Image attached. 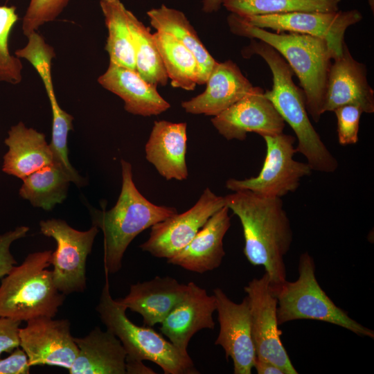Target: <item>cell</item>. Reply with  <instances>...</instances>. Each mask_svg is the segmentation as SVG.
I'll return each instance as SVG.
<instances>
[{"label": "cell", "mask_w": 374, "mask_h": 374, "mask_svg": "<svg viewBox=\"0 0 374 374\" xmlns=\"http://www.w3.org/2000/svg\"><path fill=\"white\" fill-rule=\"evenodd\" d=\"M224 202L240 221L247 260L263 267L271 284L285 281V256L290 249L293 231L281 197L243 190L227 195Z\"/></svg>", "instance_id": "cell-1"}, {"label": "cell", "mask_w": 374, "mask_h": 374, "mask_svg": "<svg viewBox=\"0 0 374 374\" xmlns=\"http://www.w3.org/2000/svg\"><path fill=\"white\" fill-rule=\"evenodd\" d=\"M233 34L261 40L286 60L300 82L308 113L318 122L323 112L330 68L335 54L321 37L292 32H271L252 26L236 14L227 17Z\"/></svg>", "instance_id": "cell-2"}, {"label": "cell", "mask_w": 374, "mask_h": 374, "mask_svg": "<svg viewBox=\"0 0 374 374\" xmlns=\"http://www.w3.org/2000/svg\"><path fill=\"white\" fill-rule=\"evenodd\" d=\"M242 50L244 58L260 56L269 66L273 77L271 90L265 96L294 132L298 139L296 150L302 154L312 170L331 173L338 166V161L329 151L312 126L308 116L304 93L293 81L294 72L286 60L267 43L251 39Z\"/></svg>", "instance_id": "cell-3"}, {"label": "cell", "mask_w": 374, "mask_h": 374, "mask_svg": "<svg viewBox=\"0 0 374 374\" xmlns=\"http://www.w3.org/2000/svg\"><path fill=\"white\" fill-rule=\"evenodd\" d=\"M122 186L118 199L111 209H90L93 225L103 233L105 275L118 271L123 255L139 233L177 213L175 207L156 205L137 189L130 163L121 159Z\"/></svg>", "instance_id": "cell-4"}, {"label": "cell", "mask_w": 374, "mask_h": 374, "mask_svg": "<svg viewBox=\"0 0 374 374\" xmlns=\"http://www.w3.org/2000/svg\"><path fill=\"white\" fill-rule=\"evenodd\" d=\"M51 250L28 254L19 266L6 275L0 285V317L19 321L54 317L65 296L55 287L51 264Z\"/></svg>", "instance_id": "cell-5"}, {"label": "cell", "mask_w": 374, "mask_h": 374, "mask_svg": "<svg viewBox=\"0 0 374 374\" xmlns=\"http://www.w3.org/2000/svg\"><path fill=\"white\" fill-rule=\"evenodd\" d=\"M315 269L313 258L304 252L299 259L296 280L271 284V292L277 300L278 325L295 320H315L373 339V330L352 319L327 295L317 281Z\"/></svg>", "instance_id": "cell-6"}, {"label": "cell", "mask_w": 374, "mask_h": 374, "mask_svg": "<svg viewBox=\"0 0 374 374\" xmlns=\"http://www.w3.org/2000/svg\"><path fill=\"white\" fill-rule=\"evenodd\" d=\"M127 308L112 297L106 275L96 311L107 330L121 341L126 360H148L166 374H197L193 359L152 328L139 326L126 315Z\"/></svg>", "instance_id": "cell-7"}, {"label": "cell", "mask_w": 374, "mask_h": 374, "mask_svg": "<svg viewBox=\"0 0 374 374\" xmlns=\"http://www.w3.org/2000/svg\"><path fill=\"white\" fill-rule=\"evenodd\" d=\"M262 137L267 153L259 174L242 180L231 178L226 181V188L233 192L247 190L265 197H282L295 192L301 179L312 172L308 163L294 159L297 152L294 147L296 138L283 132Z\"/></svg>", "instance_id": "cell-8"}, {"label": "cell", "mask_w": 374, "mask_h": 374, "mask_svg": "<svg viewBox=\"0 0 374 374\" xmlns=\"http://www.w3.org/2000/svg\"><path fill=\"white\" fill-rule=\"evenodd\" d=\"M41 233L53 238L57 244L52 252V276L57 289L64 294L82 292L87 287L86 262L99 229L93 225L81 231L64 220L50 219L39 222Z\"/></svg>", "instance_id": "cell-9"}, {"label": "cell", "mask_w": 374, "mask_h": 374, "mask_svg": "<svg viewBox=\"0 0 374 374\" xmlns=\"http://www.w3.org/2000/svg\"><path fill=\"white\" fill-rule=\"evenodd\" d=\"M244 290L249 303L256 357L271 362L283 369L285 374H297L280 339L277 300L271 292L268 274L265 273L259 278H253Z\"/></svg>", "instance_id": "cell-10"}, {"label": "cell", "mask_w": 374, "mask_h": 374, "mask_svg": "<svg viewBox=\"0 0 374 374\" xmlns=\"http://www.w3.org/2000/svg\"><path fill=\"white\" fill-rule=\"evenodd\" d=\"M224 206V197L206 188L190 209L152 226L149 238L139 247L154 257L169 259L183 249L207 220Z\"/></svg>", "instance_id": "cell-11"}, {"label": "cell", "mask_w": 374, "mask_h": 374, "mask_svg": "<svg viewBox=\"0 0 374 374\" xmlns=\"http://www.w3.org/2000/svg\"><path fill=\"white\" fill-rule=\"evenodd\" d=\"M242 17L248 24L258 28L323 38L328 42L335 57L341 54L346 45L344 35L347 28L362 19L361 12L355 9L334 12L298 11Z\"/></svg>", "instance_id": "cell-12"}, {"label": "cell", "mask_w": 374, "mask_h": 374, "mask_svg": "<svg viewBox=\"0 0 374 374\" xmlns=\"http://www.w3.org/2000/svg\"><path fill=\"white\" fill-rule=\"evenodd\" d=\"M53 318L41 316L28 320L26 326L19 328V346L30 366L48 365L69 370L79 349L71 334L70 321Z\"/></svg>", "instance_id": "cell-13"}, {"label": "cell", "mask_w": 374, "mask_h": 374, "mask_svg": "<svg viewBox=\"0 0 374 374\" xmlns=\"http://www.w3.org/2000/svg\"><path fill=\"white\" fill-rule=\"evenodd\" d=\"M213 292L220 324L215 345L222 346L227 360L232 359L234 374H251L256 353L248 299L245 296L241 303H236L220 288H215Z\"/></svg>", "instance_id": "cell-14"}, {"label": "cell", "mask_w": 374, "mask_h": 374, "mask_svg": "<svg viewBox=\"0 0 374 374\" xmlns=\"http://www.w3.org/2000/svg\"><path fill=\"white\" fill-rule=\"evenodd\" d=\"M211 123L226 139L244 141L248 132L261 136L283 132L285 122L259 88L213 116Z\"/></svg>", "instance_id": "cell-15"}, {"label": "cell", "mask_w": 374, "mask_h": 374, "mask_svg": "<svg viewBox=\"0 0 374 374\" xmlns=\"http://www.w3.org/2000/svg\"><path fill=\"white\" fill-rule=\"evenodd\" d=\"M353 105L363 112H374V91L367 80L366 67L353 58L346 44L332 60L326 86L323 112Z\"/></svg>", "instance_id": "cell-16"}, {"label": "cell", "mask_w": 374, "mask_h": 374, "mask_svg": "<svg viewBox=\"0 0 374 374\" xmlns=\"http://www.w3.org/2000/svg\"><path fill=\"white\" fill-rule=\"evenodd\" d=\"M215 299L194 282L187 284L182 299L161 321L160 330L180 351L188 353L193 336L202 329H213Z\"/></svg>", "instance_id": "cell-17"}, {"label": "cell", "mask_w": 374, "mask_h": 374, "mask_svg": "<svg viewBox=\"0 0 374 374\" xmlns=\"http://www.w3.org/2000/svg\"><path fill=\"white\" fill-rule=\"evenodd\" d=\"M205 84L203 93L181 103L186 112L215 116L260 88L253 86L231 60L217 62Z\"/></svg>", "instance_id": "cell-18"}, {"label": "cell", "mask_w": 374, "mask_h": 374, "mask_svg": "<svg viewBox=\"0 0 374 374\" xmlns=\"http://www.w3.org/2000/svg\"><path fill=\"white\" fill-rule=\"evenodd\" d=\"M229 209L215 212L191 241L167 262L186 270L203 274L218 268L225 256L223 239L231 226Z\"/></svg>", "instance_id": "cell-19"}, {"label": "cell", "mask_w": 374, "mask_h": 374, "mask_svg": "<svg viewBox=\"0 0 374 374\" xmlns=\"http://www.w3.org/2000/svg\"><path fill=\"white\" fill-rule=\"evenodd\" d=\"M97 81L104 89L124 102V109L134 115L157 116L170 107L157 87L143 80L136 71L109 62Z\"/></svg>", "instance_id": "cell-20"}, {"label": "cell", "mask_w": 374, "mask_h": 374, "mask_svg": "<svg viewBox=\"0 0 374 374\" xmlns=\"http://www.w3.org/2000/svg\"><path fill=\"white\" fill-rule=\"evenodd\" d=\"M187 124L157 121L146 143V159L166 180L182 181L188 176L186 161Z\"/></svg>", "instance_id": "cell-21"}, {"label": "cell", "mask_w": 374, "mask_h": 374, "mask_svg": "<svg viewBox=\"0 0 374 374\" xmlns=\"http://www.w3.org/2000/svg\"><path fill=\"white\" fill-rule=\"evenodd\" d=\"M186 289L187 284L171 276H156L132 285L128 294L117 300L127 309L141 314L145 326L152 327L168 316Z\"/></svg>", "instance_id": "cell-22"}, {"label": "cell", "mask_w": 374, "mask_h": 374, "mask_svg": "<svg viewBox=\"0 0 374 374\" xmlns=\"http://www.w3.org/2000/svg\"><path fill=\"white\" fill-rule=\"evenodd\" d=\"M78 355L70 374H126L127 353L121 341L109 330L93 328L84 337H74Z\"/></svg>", "instance_id": "cell-23"}, {"label": "cell", "mask_w": 374, "mask_h": 374, "mask_svg": "<svg viewBox=\"0 0 374 374\" xmlns=\"http://www.w3.org/2000/svg\"><path fill=\"white\" fill-rule=\"evenodd\" d=\"M4 143L8 150L3 157L2 170L8 175L23 179L54 162L44 134L27 127L21 121L10 127Z\"/></svg>", "instance_id": "cell-24"}, {"label": "cell", "mask_w": 374, "mask_h": 374, "mask_svg": "<svg viewBox=\"0 0 374 374\" xmlns=\"http://www.w3.org/2000/svg\"><path fill=\"white\" fill-rule=\"evenodd\" d=\"M147 15L157 31L172 35L192 52L199 69L197 84H205L217 61L202 44L185 15L163 4L148 11Z\"/></svg>", "instance_id": "cell-25"}, {"label": "cell", "mask_w": 374, "mask_h": 374, "mask_svg": "<svg viewBox=\"0 0 374 374\" xmlns=\"http://www.w3.org/2000/svg\"><path fill=\"white\" fill-rule=\"evenodd\" d=\"M19 194L35 207L52 210L66 197L71 177L60 166L53 162L28 175L23 179Z\"/></svg>", "instance_id": "cell-26"}, {"label": "cell", "mask_w": 374, "mask_h": 374, "mask_svg": "<svg viewBox=\"0 0 374 374\" xmlns=\"http://www.w3.org/2000/svg\"><path fill=\"white\" fill-rule=\"evenodd\" d=\"M99 3L107 29L105 49L109 62L136 71L128 10L120 0H100Z\"/></svg>", "instance_id": "cell-27"}, {"label": "cell", "mask_w": 374, "mask_h": 374, "mask_svg": "<svg viewBox=\"0 0 374 374\" xmlns=\"http://www.w3.org/2000/svg\"><path fill=\"white\" fill-rule=\"evenodd\" d=\"M152 36L171 85L187 91L194 90L199 69L192 52L169 33L157 31Z\"/></svg>", "instance_id": "cell-28"}, {"label": "cell", "mask_w": 374, "mask_h": 374, "mask_svg": "<svg viewBox=\"0 0 374 374\" xmlns=\"http://www.w3.org/2000/svg\"><path fill=\"white\" fill-rule=\"evenodd\" d=\"M127 17L134 50L136 71L156 87L166 86L168 77L152 34L129 10Z\"/></svg>", "instance_id": "cell-29"}, {"label": "cell", "mask_w": 374, "mask_h": 374, "mask_svg": "<svg viewBox=\"0 0 374 374\" xmlns=\"http://www.w3.org/2000/svg\"><path fill=\"white\" fill-rule=\"evenodd\" d=\"M342 0H224L222 5L241 17L292 12H334Z\"/></svg>", "instance_id": "cell-30"}, {"label": "cell", "mask_w": 374, "mask_h": 374, "mask_svg": "<svg viewBox=\"0 0 374 374\" xmlns=\"http://www.w3.org/2000/svg\"><path fill=\"white\" fill-rule=\"evenodd\" d=\"M46 94L52 112V133L49 145L53 154V161L60 164L71 177L73 183L78 186H82L86 184V181L71 166L68 157L67 138L69 132L73 130V117L60 107L54 90Z\"/></svg>", "instance_id": "cell-31"}, {"label": "cell", "mask_w": 374, "mask_h": 374, "mask_svg": "<svg viewBox=\"0 0 374 374\" xmlns=\"http://www.w3.org/2000/svg\"><path fill=\"white\" fill-rule=\"evenodd\" d=\"M18 20L16 8L0 6V82L17 84L22 80V63L9 50V37Z\"/></svg>", "instance_id": "cell-32"}, {"label": "cell", "mask_w": 374, "mask_h": 374, "mask_svg": "<svg viewBox=\"0 0 374 374\" xmlns=\"http://www.w3.org/2000/svg\"><path fill=\"white\" fill-rule=\"evenodd\" d=\"M26 37V45L16 50L15 55L26 60L33 66L42 80L46 93L54 90L51 73L52 61L56 56L54 48L37 31L31 33Z\"/></svg>", "instance_id": "cell-33"}, {"label": "cell", "mask_w": 374, "mask_h": 374, "mask_svg": "<svg viewBox=\"0 0 374 374\" xmlns=\"http://www.w3.org/2000/svg\"><path fill=\"white\" fill-rule=\"evenodd\" d=\"M71 0H30L22 19V31L27 37L46 23L55 20Z\"/></svg>", "instance_id": "cell-34"}, {"label": "cell", "mask_w": 374, "mask_h": 374, "mask_svg": "<svg viewBox=\"0 0 374 374\" xmlns=\"http://www.w3.org/2000/svg\"><path fill=\"white\" fill-rule=\"evenodd\" d=\"M333 112L337 121L339 143L341 145L357 143L362 110L356 105H346Z\"/></svg>", "instance_id": "cell-35"}, {"label": "cell", "mask_w": 374, "mask_h": 374, "mask_svg": "<svg viewBox=\"0 0 374 374\" xmlns=\"http://www.w3.org/2000/svg\"><path fill=\"white\" fill-rule=\"evenodd\" d=\"M29 231L26 226H17L15 229L0 235V278L7 275L17 264L10 251L11 244L24 238Z\"/></svg>", "instance_id": "cell-36"}, {"label": "cell", "mask_w": 374, "mask_h": 374, "mask_svg": "<svg viewBox=\"0 0 374 374\" xmlns=\"http://www.w3.org/2000/svg\"><path fill=\"white\" fill-rule=\"evenodd\" d=\"M21 321L0 317V356L3 353H12L19 346V326Z\"/></svg>", "instance_id": "cell-37"}, {"label": "cell", "mask_w": 374, "mask_h": 374, "mask_svg": "<svg viewBox=\"0 0 374 374\" xmlns=\"http://www.w3.org/2000/svg\"><path fill=\"white\" fill-rule=\"evenodd\" d=\"M28 358L21 348H16L8 357L0 359V374H28Z\"/></svg>", "instance_id": "cell-38"}, {"label": "cell", "mask_w": 374, "mask_h": 374, "mask_svg": "<svg viewBox=\"0 0 374 374\" xmlns=\"http://www.w3.org/2000/svg\"><path fill=\"white\" fill-rule=\"evenodd\" d=\"M253 368L258 374H285L280 367L268 360L256 357Z\"/></svg>", "instance_id": "cell-39"}, {"label": "cell", "mask_w": 374, "mask_h": 374, "mask_svg": "<svg viewBox=\"0 0 374 374\" xmlns=\"http://www.w3.org/2000/svg\"><path fill=\"white\" fill-rule=\"evenodd\" d=\"M126 372L130 374H153L155 372L143 364V361L126 360Z\"/></svg>", "instance_id": "cell-40"}, {"label": "cell", "mask_w": 374, "mask_h": 374, "mask_svg": "<svg viewBox=\"0 0 374 374\" xmlns=\"http://www.w3.org/2000/svg\"><path fill=\"white\" fill-rule=\"evenodd\" d=\"M224 0H203L202 10L206 13L217 11L222 5Z\"/></svg>", "instance_id": "cell-41"}, {"label": "cell", "mask_w": 374, "mask_h": 374, "mask_svg": "<svg viewBox=\"0 0 374 374\" xmlns=\"http://www.w3.org/2000/svg\"><path fill=\"white\" fill-rule=\"evenodd\" d=\"M368 2L371 8H372V10H373V0H368Z\"/></svg>", "instance_id": "cell-42"}]
</instances>
